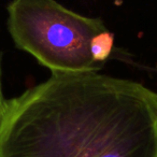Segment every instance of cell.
Returning <instances> with one entry per match:
<instances>
[{
    "label": "cell",
    "instance_id": "1",
    "mask_svg": "<svg viewBox=\"0 0 157 157\" xmlns=\"http://www.w3.org/2000/svg\"><path fill=\"white\" fill-rule=\"evenodd\" d=\"M0 157H157V93L99 72H52L5 100Z\"/></svg>",
    "mask_w": 157,
    "mask_h": 157
},
{
    "label": "cell",
    "instance_id": "2",
    "mask_svg": "<svg viewBox=\"0 0 157 157\" xmlns=\"http://www.w3.org/2000/svg\"><path fill=\"white\" fill-rule=\"evenodd\" d=\"M7 28L14 45L52 72H99L94 39L109 30L100 17L82 15L56 0H11Z\"/></svg>",
    "mask_w": 157,
    "mask_h": 157
},
{
    "label": "cell",
    "instance_id": "4",
    "mask_svg": "<svg viewBox=\"0 0 157 157\" xmlns=\"http://www.w3.org/2000/svg\"><path fill=\"white\" fill-rule=\"evenodd\" d=\"M1 59H0V120H1V112H2V107L5 103V96H3V90H2V78H1Z\"/></svg>",
    "mask_w": 157,
    "mask_h": 157
},
{
    "label": "cell",
    "instance_id": "3",
    "mask_svg": "<svg viewBox=\"0 0 157 157\" xmlns=\"http://www.w3.org/2000/svg\"><path fill=\"white\" fill-rule=\"evenodd\" d=\"M114 48V35L110 30L97 36L93 41L92 52L95 60L100 65L105 66L110 58Z\"/></svg>",
    "mask_w": 157,
    "mask_h": 157
}]
</instances>
